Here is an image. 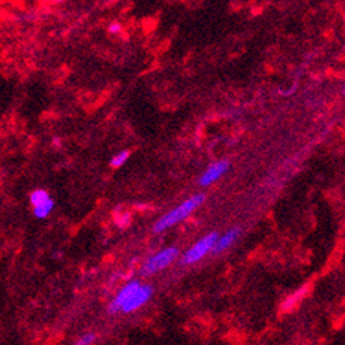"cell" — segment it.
Instances as JSON below:
<instances>
[{
  "label": "cell",
  "mask_w": 345,
  "mask_h": 345,
  "mask_svg": "<svg viewBox=\"0 0 345 345\" xmlns=\"http://www.w3.org/2000/svg\"><path fill=\"white\" fill-rule=\"evenodd\" d=\"M204 200H206V195L204 193H197V195H193L189 199H186L178 207L168 212L154 224V233H162L166 228H169L172 225L178 224V223H181L185 219H187L197 207L202 206Z\"/></svg>",
  "instance_id": "cell-1"
},
{
  "label": "cell",
  "mask_w": 345,
  "mask_h": 345,
  "mask_svg": "<svg viewBox=\"0 0 345 345\" xmlns=\"http://www.w3.org/2000/svg\"><path fill=\"white\" fill-rule=\"evenodd\" d=\"M179 254H181V251L176 246H168V248H165L162 251H159L158 254H155L152 257L148 258L145 263L143 265V268H141V274L144 276H149V275L157 274V272L162 271L166 266H169L170 263L179 257Z\"/></svg>",
  "instance_id": "cell-2"
},
{
  "label": "cell",
  "mask_w": 345,
  "mask_h": 345,
  "mask_svg": "<svg viewBox=\"0 0 345 345\" xmlns=\"http://www.w3.org/2000/svg\"><path fill=\"white\" fill-rule=\"evenodd\" d=\"M217 238H219V233H217V231L208 233L207 236H204L203 238H200L195 245H192L189 250H187L186 254H185L183 258H182V262L185 263V265H190V263L199 262L200 259H203L207 254L212 252L214 244L217 241Z\"/></svg>",
  "instance_id": "cell-3"
},
{
  "label": "cell",
  "mask_w": 345,
  "mask_h": 345,
  "mask_svg": "<svg viewBox=\"0 0 345 345\" xmlns=\"http://www.w3.org/2000/svg\"><path fill=\"white\" fill-rule=\"evenodd\" d=\"M154 295V288L151 285H144L141 283L137 291L134 292L131 297L121 306L120 312L127 314V313H132L138 310L140 307H143L144 304H147L148 300L152 297Z\"/></svg>",
  "instance_id": "cell-4"
},
{
  "label": "cell",
  "mask_w": 345,
  "mask_h": 345,
  "mask_svg": "<svg viewBox=\"0 0 345 345\" xmlns=\"http://www.w3.org/2000/svg\"><path fill=\"white\" fill-rule=\"evenodd\" d=\"M228 166H230V162L225 161V159L213 162V164L208 166L207 169L203 172L202 176L199 178V185L200 186H208V185H212L216 181H219L220 178L227 172Z\"/></svg>",
  "instance_id": "cell-5"
},
{
  "label": "cell",
  "mask_w": 345,
  "mask_h": 345,
  "mask_svg": "<svg viewBox=\"0 0 345 345\" xmlns=\"http://www.w3.org/2000/svg\"><path fill=\"white\" fill-rule=\"evenodd\" d=\"M140 285H141L140 280H131V282H128L126 286H123L120 289V292H119L117 296L114 297V300L109 304L107 312H109L110 314H116V313L120 312L121 306L131 297V295L137 291L138 288H140Z\"/></svg>",
  "instance_id": "cell-6"
},
{
  "label": "cell",
  "mask_w": 345,
  "mask_h": 345,
  "mask_svg": "<svg viewBox=\"0 0 345 345\" xmlns=\"http://www.w3.org/2000/svg\"><path fill=\"white\" fill-rule=\"evenodd\" d=\"M240 234H241V230H240L238 227H236V228H231V230L227 231L225 234L219 237L217 241H216V244H214L213 250H212V254L217 255L220 252L225 251L227 248H230V246L237 241V238L240 237Z\"/></svg>",
  "instance_id": "cell-7"
},
{
  "label": "cell",
  "mask_w": 345,
  "mask_h": 345,
  "mask_svg": "<svg viewBox=\"0 0 345 345\" xmlns=\"http://www.w3.org/2000/svg\"><path fill=\"white\" fill-rule=\"evenodd\" d=\"M54 207H55L54 199H52V197H49L47 202L41 203V204H39V206L33 207V216L35 217V219L44 220L48 217L49 214L52 213Z\"/></svg>",
  "instance_id": "cell-8"
},
{
  "label": "cell",
  "mask_w": 345,
  "mask_h": 345,
  "mask_svg": "<svg viewBox=\"0 0 345 345\" xmlns=\"http://www.w3.org/2000/svg\"><path fill=\"white\" fill-rule=\"evenodd\" d=\"M49 197H51V195H49L45 189L39 187V189H34L33 192L30 193V196H28V202H30V204H31V207H35V206H39V204H41V203L47 202Z\"/></svg>",
  "instance_id": "cell-9"
},
{
  "label": "cell",
  "mask_w": 345,
  "mask_h": 345,
  "mask_svg": "<svg viewBox=\"0 0 345 345\" xmlns=\"http://www.w3.org/2000/svg\"><path fill=\"white\" fill-rule=\"evenodd\" d=\"M130 151H121V152L116 154L113 158L110 159V166L111 168H120V166H123V165L126 164L127 161H128V158H130Z\"/></svg>",
  "instance_id": "cell-10"
},
{
  "label": "cell",
  "mask_w": 345,
  "mask_h": 345,
  "mask_svg": "<svg viewBox=\"0 0 345 345\" xmlns=\"http://www.w3.org/2000/svg\"><path fill=\"white\" fill-rule=\"evenodd\" d=\"M304 293H306V288H303V289H300L299 292H296L295 295H292L291 297H289V299H288V300L283 303L282 309H283V310H288V312H289V310H292V309H293V307L297 304V301L300 300L301 296L304 295Z\"/></svg>",
  "instance_id": "cell-11"
},
{
  "label": "cell",
  "mask_w": 345,
  "mask_h": 345,
  "mask_svg": "<svg viewBox=\"0 0 345 345\" xmlns=\"http://www.w3.org/2000/svg\"><path fill=\"white\" fill-rule=\"evenodd\" d=\"M96 341V335L92 334V333H88V334H83L82 337H79L75 344L76 345H90L93 344Z\"/></svg>",
  "instance_id": "cell-12"
},
{
  "label": "cell",
  "mask_w": 345,
  "mask_h": 345,
  "mask_svg": "<svg viewBox=\"0 0 345 345\" xmlns=\"http://www.w3.org/2000/svg\"><path fill=\"white\" fill-rule=\"evenodd\" d=\"M121 31H123V24H121V23L113 22L107 26V33L111 34V35H117V34H120Z\"/></svg>",
  "instance_id": "cell-13"
},
{
  "label": "cell",
  "mask_w": 345,
  "mask_h": 345,
  "mask_svg": "<svg viewBox=\"0 0 345 345\" xmlns=\"http://www.w3.org/2000/svg\"><path fill=\"white\" fill-rule=\"evenodd\" d=\"M52 3H64V2H66V0H51Z\"/></svg>",
  "instance_id": "cell-14"
}]
</instances>
